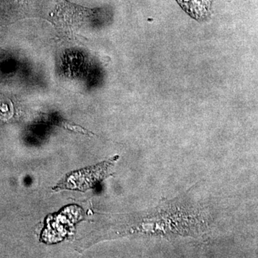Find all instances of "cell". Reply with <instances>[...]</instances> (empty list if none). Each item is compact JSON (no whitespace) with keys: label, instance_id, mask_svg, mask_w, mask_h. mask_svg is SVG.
I'll list each match as a JSON object with an SVG mask.
<instances>
[{"label":"cell","instance_id":"1","mask_svg":"<svg viewBox=\"0 0 258 258\" xmlns=\"http://www.w3.org/2000/svg\"><path fill=\"white\" fill-rule=\"evenodd\" d=\"M118 157L117 156L97 165L69 173L52 189L55 191L69 189L85 191L94 187L110 175V171Z\"/></svg>","mask_w":258,"mask_h":258},{"label":"cell","instance_id":"2","mask_svg":"<svg viewBox=\"0 0 258 258\" xmlns=\"http://www.w3.org/2000/svg\"><path fill=\"white\" fill-rule=\"evenodd\" d=\"M186 13L195 20L202 21L210 14V0H176Z\"/></svg>","mask_w":258,"mask_h":258}]
</instances>
